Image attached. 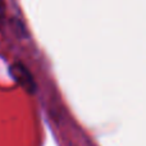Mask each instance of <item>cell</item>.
Here are the masks:
<instances>
[{
    "label": "cell",
    "mask_w": 146,
    "mask_h": 146,
    "mask_svg": "<svg viewBox=\"0 0 146 146\" xmlns=\"http://www.w3.org/2000/svg\"><path fill=\"white\" fill-rule=\"evenodd\" d=\"M9 73L12 78L28 94H35L37 91V85L30 69L21 62H15L10 66Z\"/></svg>",
    "instance_id": "obj_1"
},
{
    "label": "cell",
    "mask_w": 146,
    "mask_h": 146,
    "mask_svg": "<svg viewBox=\"0 0 146 146\" xmlns=\"http://www.w3.org/2000/svg\"><path fill=\"white\" fill-rule=\"evenodd\" d=\"M5 18V3L4 0H0V22H3Z\"/></svg>",
    "instance_id": "obj_2"
}]
</instances>
